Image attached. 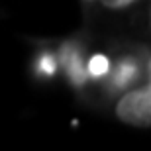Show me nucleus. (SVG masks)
Wrapping results in <instances>:
<instances>
[{
  "mask_svg": "<svg viewBox=\"0 0 151 151\" xmlns=\"http://www.w3.org/2000/svg\"><path fill=\"white\" fill-rule=\"evenodd\" d=\"M116 116L124 124L135 128H149L151 124V86L132 90L120 98L116 106Z\"/></svg>",
  "mask_w": 151,
  "mask_h": 151,
  "instance_id": "1",
  "label": "nucleus"
},
{
  "mask_svg": "<svg viewBox=\"0 0 151 151\" xmlns=\"http://www.w3.org/2000/svg\"><path fill=\"white\" fill-rule=\"evenodd\" d=\"M108 69H110V63H108V59L104 55H94L88 63V71H90V75H94V77L106 75Z\"/></svg>",
  "mask_w": 151,
  "mask_h": 151,
  "instance_id": "2",
  "label": "nucleus"
},
{
  "mask_svg": "<svg viewBox=\"0 0 151 151\" xmlns=\"http://www.w3.org/2000/svg\"><path fill=\"white\" fill-rule=\"evenodd\" d=\"M106 8H112V10H120V8H126V6L134 4L135 0H100Z\"/></svg>",
  "mask_w": 151,
  "mask_h": 151,
  "instance_id": "3",
  "label": "nucleus"
},
{
  "mask_svg": "<svg viewBox=\"0 0 151 151\" xmlns=\"http://www.w3.org/2000/svg\"><path fill=\"white\" fill-rule=\"evenodd\" d=\"M41 71H43V73H53V71H55V65H53V59H51V57L45 55L43 59H41Z\"/></svg>",
  "mask_w": 151,
  "mask_h": 151,
  "instance_id": "4",
  "label": "nucleus"
}]
</instances>
